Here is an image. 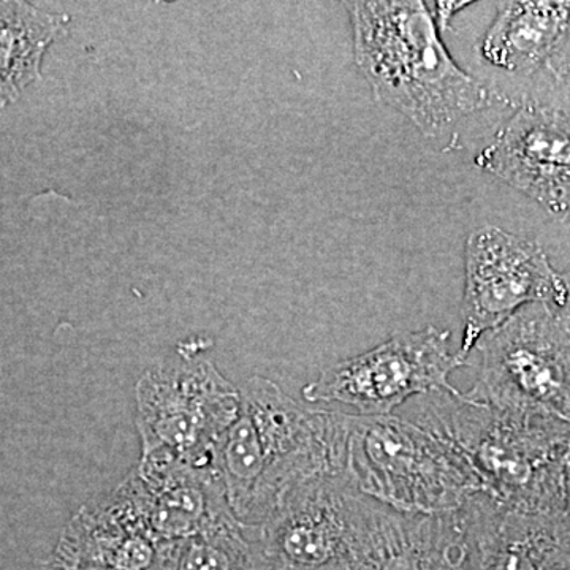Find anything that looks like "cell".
<instances>
[{"label":"cell","mask_w":570,"mask_h":570,"mask_svg":"<svg viewBox=\"0 0 570 570\" xmlns=\"http://www.w3.org/2000/svg\"><path fill=\"white\" fill-rule=\"evenodd\" d=\"M497 17L479 41V55L493 69L534 77L570 32V2H497Z\"/></svg>","instance_id":"cell-14"},{"label":"cell","mask_w":570,"mask_h":570,"mask_svg":"<svg viewBox=\"0 0 570 570\" xmlns=\"http://www.w3.org/2000/svg\"><path fill=\"white\" fill-rule=\"evenodd\" d=\"M159 570H264L250 528L238 520L217 530L165 543Z\"/></svg>","instance_id":"cell-17"},{"label":"cell","mask_w":570,"mask_h":570,"mask_svg":"<svg viewBox=\"0 0 570 570\" xmlns=\"http://www.w3.org/2000/svg\"><path fill=\"white\" fill-rule=\"evenodd\" d=\"M464 570H570L566 513L520 512L480 493L464 505Z\"/></svg>","instance_id":"cell-12"},{"label":"cell","mask_w":570,"mask_h":570,"mask_svg":"<svg viewBox=\"0 0 570 570\" xmlns=\"http://www.w3.org/2000/svg\"><path fill=\"white\" fill-rule=\"evenodd\" d=\"M426 397L419 425L460 449L482 480L483 494L520 512L566 513L562 466L569 422L474 403L461 392Z\"/></svg>","instance_id":"cell-3"},{"label":"cell","mask_w":570,"mask_h":570,"mask_svg":"<svg viewBox=\"0 0 570 570\" xmlns=\"http://www.w3.org/2000/svg\"><path fill=\"white\" fill-rule=\"evenodd\" d=\"M566 288L539 243L485 225L468 236L464 249L463 337L459 354L469 355L480 337L524 306L543 303L561 309Z\"/></svg>","instance_id":"cell-9"},{"label":"cell","mask_w":570,"mask_h":570,"mask_svg":"<svg viewBox=\"0 0 570 570\" xmlns=\"http://www.w3.org/2000/svg\"><path fill=\"white\" fill-rule=\"evenodd\" d=\"M135 396L142 453L198 468H214L242 404L239 389L212 362L189 355L146 371Z\"/></svg>","instance_id":"cell-7"},{"label":"cell","mask_w":570,"mask_h":570,"mask_svg":"<svg viewBox=\"0 0 570 570\" xmlns=\"http://www.w3.org/2000/svg\"><path fill=\"white\" fill-rule=\"evenodd\" d=\"M464 508L415 515L387 508L371 570H464Z\"/></svg>","instance_id":"cell-15"},{"label":"cell","mask_w":570,"mask_h":570,"mask_svg":"<svg viewBox=\"0 0 570 570\" xmlns=\"http://www.w3.org/2000/svg\"><path fill=\"white\" fill-rule=\"evenodd\" d=\"M562 283H564L566 288V302L564 306L561 307V314L566 317V321L570 324V269L569 272L561 273Z\"/></svg>","instance_id":"cell-21"},{"label":"cell","mask_w":570,"mask_h":570,"mask_svg":"<svg viewBox=\"0 0 570 570\" xmlns=\"http://www.w3.org/2000/svg\"><path fill=\"white\" fill-rule=\"evenodd\" d=\"M356 66L379 102L428 138L491 104L485 86L453 61L425 2H346Z\"/></svg>","instance_id":"cell-2"},{"label":"cell","mask_w":570,"mask_h":570,"mask_svg":"<svg viewBox=\"0 0 570 570\" xmlns=\"http://www.w3.org/2000/svg\"><path fill=\"white\" fill-rule=\"evenodd\" d=\"M385 512L344 475L326 474L292 491L250 532L264 570H371Z\"/></svg>","instance_id":"cell-5"},{"label":"cell","mask_w":570,"mask_h":570,"mask_svg":"<svg viewBox=\"0 0 570 570\" xmlns=\"http://www.w3.org/2000/svg\"><path fill=\"white\" fill-rule=\"evenodd\" d=\"M340 474L358 493L415 515L456 512L482 480L448 438L417 422L344 414Z\"/></svg>","instance_id":"cell-4"},{"label":"cell","mask_w":570,"mask_h":570,"mask_svg":"<svg viewBox=\"0 0 570 570\" xmlns=\"http://www.w3.org/2000/svg\"><path fill=\"white\" fill-rule=\"evenodd\" d=\"M160 546L149 530L132 472L111 493L78 510L51 570H159Z\"/></svg>","instance_id":"cell-11"},{"label":"cell","mask_w":570,"mask_h":570,"mask_svg":"<svg viewBox=\"0 0 570 570\" xmlns=\"http://www.w3.org/2000/svg\"><path fill=\"white\" fill-rule=\"evenodd\" d=\"M449 330L403 332L325 367L303 389L307 403H340L363 417H387L414 396L459 392L450 374L466 366L450 352Z\"/></svg>","instance_id":"cell-8"},{"label":"cell","mask_w":570,"mask_h":570,"mask_svg":"<svg viewBox=\"0 0 570 570\" xmlns=\"http://www.w3.org/2000/svg\"><path fill=\"white\" fill-rule=\"evenodd\" d=\"M471 6V2H434L431 3L434 11H436V24L439 31H445L449 28V22L453 20V17H456L460 10H463L464 7Z\"/></svg>","instance_id":"cell-19"},{"label":"cell","mask_w":570,"mask_h":570,"mask_svg":"<svg viewBox=\"0 0 570 570\" xmlns=\"http://www.w3.org/2000/svg\"><path fill=\"white\" fill-rule=\"evenodd\" d=\"M214 468L235 519L264 523L292 491L340 474L344 414L303 406L268 379H247Z\"/></svg>","instance_id":"cell-1"},{"label":"cell","mask_w":570,"mask_h":570,"mask_svg":"<svg viewBox=\"0 0 570 570\" xmlns=\"http://www.w3.org/2000/svg\"><path fill=\"white\" fill-rule=\"evenodd\" d=\"M70 17L26 2H0V108L17 102L39 80L45 52L62 33Z\"/></svg>","instance_id":"cell-16"},{"label":"cell","mask_w":570,"mask_h":570,"mask_svg":"<svg viewBox=\"0 0 570 570\" xmlns=\"http://www.w3.org/2000/svg\"><path fill=\"white\" fill-rule=\"evenodd\" d=\"M542 71H547V77L550 78L547 88L549 97L543 102L557 105L570 112V32Z\"/></svg>","instance_id":"cell-18"},{"label":"cell","mask_w":570,"mask_h":570,"mask_svg":"<svg viewBox=\"0 0 570 570\" xmlns=\"http://www.w3.org/2000/svg\"><path fill=\"white\" fill-rule=\"evenodd\" d=\"M474 351L478 381L464 397L570 423V324L558 307L524 306L480 337Z\"/></svg>","instance_id":"cell-6"},{"label":"cell","mask_w":570,"mask_h":570,"mask_svg":"<svg viewBox=\"0 0 570 570\" xmlns=\"http://www.w3.org/2000/svg\"><path fill=\"white\" fill-rule=\"evenodd\" d=\"M487 174L550 214L570 216V112L528 97L475 157Z\"/></svg>","instance_id":"cell-10"},{"label":"cell","mask_w":570,"mask_h":570,"mask_svg":"<svg viewBox=\"0 0 570 570\" xmlns=\"http://www.w3.org/2000/svg\"><path fill=\"white\" fill-rule=\"evenodd\" d=\"M132 474L149 530L160 546L236 521L216 468L190 466L164 453H142Z\"/></svg>","instance_id":"cell-13"},{"label":"cell","mask_w":570,"mask_h":570,"mask_svg":"<svg viewBox=\"0 0 570 570\" xmlns=\"http://www.w3.org/2000/svg\"><path fill=\"white\" fill-rule=\"evenodd\" d=\"M562 494H564L566 515L570 519V444L562 466Z\"/></svg>","instance_id":"cell-20"}]
</instances>
